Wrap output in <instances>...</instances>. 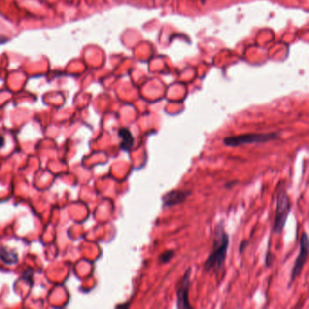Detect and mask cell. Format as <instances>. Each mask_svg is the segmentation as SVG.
Masks as SVG:
<instances>
[{
  "instance_id": "cell-1",
  "label": "cell",
  "mask_w": 309,
  "mask_h": 309,
  "mask_svg": "<svg viewBox=\"0 0 309 309\" xmlns=\"http://www.w3.org/2000/svg\"><path fill=\"white\" fill-rule=\"evenodd\" d=\"M229 242L230 237L225 231L223 222L220 221L215 227L212 250L208 259L204 263V270L206 271L214 270L219 272L223 269L229 248Z\"/></svg>"
},
{
  "instance_id": "cell-2",
  "label": "cell",
  "mask_w": 309,
  "mask_h": 309,
  "mask_svg": "<svg viewBox=\"0 0 309 309\" xmlns=\"http://www.w3.org/2000/svg\"><path fill=\"white\" fill-rule=\"evenodd\" d=\"M279 139L278 133H269V134H250V135H237L227 137L223 140L226 146L239 147L252 143H264L270 140Z\"/></svg>"
},
{
  "instance_id": "cell-3",
  "label": "cell",
  "mask_w": 309,
  "mask_h": 309,
  "mask_svg": "<svg viewBox=\"0 0 309 309\" xmlns=\"http://www.w3.org/2000/svg\"><path fill=\"white\" fill-rule=\"evenodd\" d=\"M291 210V203L287 192L281 190L276 197V208L273 225V231L279 234L287 222L288 214Z\"/></svg>"
},
{
  "instance_id": "cell-4",
  "label": "cell",
  "mask_w": 309,
  "mask_h": 309,
  "mask_svg": "<svg viewBox=\"0 0 309 309\" xmlns=\"http://www.w3.org/2000/svg\"><path fill=\"white\" fill-rule=\"evenodd\" d=\"M191 269L186 271L183 276L180 278L176 287V297H177V308L178 309H192V306L189 301V291L191 286Z\"/></svg>"
},
{
  "instance_id": "cell-5",
  "label": "cell",
  "mask_w": 309,
  "mask_h": 309,
  "mask_svg": "<svg viewBox=\"0 0 309 309\" xmlns=\"http://www.w3.org/2000/svg\"><path fill=\"white\" fill-rule=\"evenodd\" d=\"M308 256H309V238H308V234L304 232L300 239V249H299L298 259H296V262L294 264L292 272H291V282L295 280L298 275L301 274L304 265L307 262Z\"/></svg>"
},
{
  "instance_id": "cell-6",
  "label": "cell",
  "mask_w": 309,
  "mask_h": 309,
  "mask_svg": "<svg viewBox=\"0 0 309 309\" xmlns=\"http://www.w3.org/2000/svg\"><path fill=\"white\" fill-rule=\"evenodd\" d=\"M191 195V191L188 190H173L169 191L163 196V208H172L185 202Z\"/></svg>"
},
{
  "instance_id": "cell-7",
  "label": "cell",
  "mask_w": 309,
  "mask_h": 309,
  "mask_svg": "<svg viewBox=\"0 0 309 309\" xmlns=\"http://www.w3.org/2000/svg\"><path fill=\"white\" fill-rule=\"evenodd\" d=\"M119 137L121 139L120 147L123 151L128 152L135 144V137L132 135L131 131L127 128H122L119 130Z\"/></svg>"
},
{
  "instance_id": "cell-8",
  "label": "cell",
  "mask_w": 309,
  "mask_h": 309,
  "mask_svg": "<svg viewBox=\"0 0 309 309\" xmlns=\"http://www.w3.org/2000/svg\"><path fill=\"white\" fill-rule=\"evenodd\" d=\"M0 259L7 265L16 264L18 260V255L15 250H12L6 246H0Z\"/></svg>"
},
{
  "instance_id": "cell-9",
  "label": "cell",
  "mask_w": 309,
  "mask_h": 309,
  "mask_svg": "<svg viewBox=\"0 0 309 309\" xmlns=\"http://www.w3.org/2000/svg\"><path fill=\"white\" fill-rule=\"evenodd\" d=\"M175 252L173 250H168V251H164L159 256V262L161 264H166L168 263L170 260L174 257Z\"/></svg>"
},
{
  "instance_id": "cell-10",
  "label": "cell",
  "mask_w": 309,
  "mask_h": 309,
  "mask_svg": "<svg viewBox=\"0 0 309 309\" xmlns=\"http://www.w3.org/2000/svg\"><path fill=\"white\" fill-rule=\"evenodd\" d=\"M6 143V140H5V137L3 135H0V149L3 148L4 145Z\"/></svg>"
},
{
  "instance_id": "cell-11",
  "label": "cell",
  "mask_w": 309,
  "mask_h": 309,
  "mask_svg": "<svg viewBox=\"0 0 309 309\" xmlns=\"http://www.w3.org/2000/svg\"><path fill=\"white\" fill-rule=\"evenodd\" d=\"M247 241L246 240H244V241L242 242L241 245H240V253L243 252V248L245 249V247H247Z\"/></svg>"
}]
</instances>
